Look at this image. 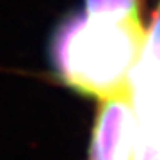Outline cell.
<instances>
[{"instance_id": "4", "label": "cell", "mask_w": 160, "mask_h": 160, "mask_svg": "<svg viewBox=\"0 0 160 160\" xmlns=\"http://www.w3.org/2000/svg\"><path fill=\"white\" fill-rule=\"evenodd\" d=\"M86 12L91 16L126 20L139 18L141 14V0H84Z\"/></svg>"}, {"instance_id": "3", "label": "cell", "mask_w": 160, "mask_h": 160, "mask_svg": "<svg viewBox=\"0 0 160 160\" xmlns=\"http://www.w3.org/2000/svg\"><path fill=\"white\" fill-rule=\"evenodd\" d=\"M126 91L135 123L160 126V61L141 53L130 71Z\"/></svg>"}, {"instance_id": "1", "label": "cell", "mask_w": 160, "mask_h": 160, "mask_svg": "<svg viewBox=\"0 0 160 160\" xmlns=\"http://www.w3.org/2000/svg\"><path fill=\"white\" fill-rule=\"evenodd\" d=\"M141 18L112 20L73 14L50 41V64L64 86L107 100L126 92L128 77L144 48Z\"/></svg>"}, {"instance_id": "6", "label": "cell", "mask_w": 160, "mask_h": 160, "mask_svg": "<svg viewBox=\"0 0 160 160\" xmlns=\"http://www.w3.org/2000/svg\"><path fill=\"white\" fill-rule=\"evenodd\" d=\"M142 55L151 57L155 61H160V7H158V11H157L155 20L149 25V29L146 30Z\"/></svg>"}, {"instance_id": "5", "label": "cell", "mask_w": 160, "mask_h": 160, "mask_svg": "<svg viewBox=\"0 0 160 160\" xmlns=\"http://www.w3.org/2000/svg\"><path fill=\"white\" fill-rule=\"evenodd\" d=\"M132 160H160V126L135 123Z\"/></svg>"}, {"instance_id": "2", "label": "cell", "mask_w": 160, "mask_h": 160, "mask_svg": "<svg viewBox=\"0 0 160 160\" xmlns=\"http://www.w3.org/2000/svg\"><path fill=\"white\" fill-rule=\"evenodd\" d=\"M135 139V114L128 91L102 100L92 126L91 160H130Z\"/></svg>"}, {"instance_id": "7", "label": "cell", "mask_w": 160, "mask_h": 160, "mask_svg": "<svg viewBox=\"0 0 160 160\" xmlns=\"http://www.w3.org/2000/svg\"><path fill=\"white\" fill-rule=\"evenodd\" d=\"M158 7H160V0H158Z\"/></svg>"}]
</instances>
